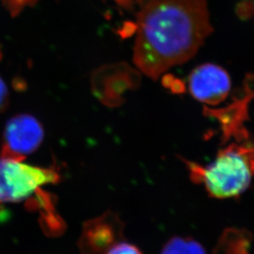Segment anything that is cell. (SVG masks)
I'll list each match as a JSON object with an SVG mask.
<instances>
[{"mask_svg": "<svg viewBox=\"0 0 254 254\" xmlns=\"http://www.w3.org/2000/svg\"><path fill=\"white\" fill-rule=\"evenodd\" d=\"M212 32L206 0H151L138 17L134 64L156 79L194 57Z\"/></svg>", "mask_w": 254, "mask_h": 254, "instance_id": "obj_1", "label": "cell"}, {"mask_svg": "<svg viewBox=\"0 0 254 254\" xmlns=\"http://www.w3.org/2000/svg\"><path fill=\"white\" fill-rule=\"evenodd\" d=\"M191 181L203 185L216 199L237 198L250 188L254 177V146L231 144L220 149L207 165L184 160Z\"/></svg>", "mask_w": 254, "mask_h": 254, "instance_id": "obj_2", "label": "cell"}, {"mask_svg": "<svg viewBox=\"0 0 254 254\" xmlns=\"http://www.w3.org/2000/svg\"><path fill=\"white\" fill-rule=\"evenodd\" d=\"M54 168H40L22 161L0 159V202H17L29 197L42 186L59 183Z\"/></svg>", "mask_w": 254, "mask_h": 254, "instance_id": "obj_3", "label": "cell"}, {"mask_svg": "<svg viewBox=\"0 0 254 254\" xmlns=\"http://www.w3.org/2000/svg\"><path fill=\"white\" fill-rule=\"evenodd\" d=\"M43 138V127L34 117L28 114L15 116L5 127L1 158L22 161L38 149Z\"/></svg>", "mask_w": 254, "mask_h": 254, "instance_id": "obj_4", "label": "cell"}, {"mask_svg": "<svg viewBox=\"0 0 254 254\" xmlns=\"http://www.w3.org/2000/svg\"><path fill=\"white\" fill-rule=\"evenodd\" d=\"M189 90L193 98L206 105L216 106L227 98L231 78L227 71L215 64L199 65L189 76Z\"/></svg>", "mask_w": 254, "mask_h": 254, "instance_id": "obj_5", "label": "cell"}, {"mask_svg": "<svg viewBox=\"0 0 254 254\" xmlns=\"http://www.w3.org/2000/svg\"><path fill=\"white\" fill-rule=\"evenodd\" d=\"M123 225L113 212L89 220L83 225L78 247L81 254H106L113 245L123 240Z\"/></svg>", "mask_w": 254, "mask_h": 254, "instance_id": "obj_6", "label": "cell"}, {"mask_svg": "<svg viewBox=\"0 0 254 254\" xmlns=\"http://www.w3.org/2000/svg\"><path fill=\"white\" fill-rule=\"evenodd\" d=\"M253 235L241 228H227L221 234L213 254H250Z\"/></svg>", "mask_w": 254, "mask_h": 254, "instance_id": "obj_7", "label": "cell"}, {"mask_svg": "<svg viewBox=\"0 0 254 254\" xmlns=\"http://www.w3.org/2000/svg\"><path fill=\"white\" fill-rule=\"evenodd\" d=\"M160 254H207L205 248L192 238L174 237L165 244Z\"/></svg>", "mask_w": 254, "mask_h": 254, "instance_id": "obj_8", "label": "cell"}, {"mask_svg": "<svg viewBox=\"0 0 254 254\" xmlns=\"http://www.w3.org/2000/svg\"><path fill=\"white\" fill-rule=\"evenodd\" d=\"M106 254H143L139 248L129 243L121 240L113 245Z\"/></svg>", "mask_w": 254, "mask_h": 254, "instance_id": "obj_9", "label": "cell"}, {"mask_svg": "<svg viewBox=\"0 0 254 254\" xmlns=\"http://www.w3.org/2000/svg\"><path fill=\"white\" fill-rule=\"evenodd\" d=\"M1 1L3 6L8 10V12L12 16H16L24 8L26 5L29 4L32 0H1Z\"/></svg>", "mask_w": 254, "mask_h": 254, "instance_id": "obj_10", "label": "cell"}, {"mask_svg": "<svg viewBox=\"0 0 254 254\" xmlns=\"http://www.w3.org/2000/svg\"><path fill=\"white\" fill-rule=\"evenodd\" d=\"M8 103V89L7 85L0 77V112L4 110Z\"/></svg>", "mask_w": 254, "mask_h": 254, "instance_id": "obj_11", "label": "cell"}, {"mask_svg": "<svg viewBox=\"0 0 254 254\" xmlns=\"http://www.w3.org/2000/svg\"><path fill=\"white\" fill-rule=\"evenodd\" d=\"M3 211H2V209H1V207H0V220H1V219H2V214H3Z\"/></svg>", "mask_w": 254, "mask_h": 254, "instance_id": "obj_12", "label": "cell"}]
</instances>
